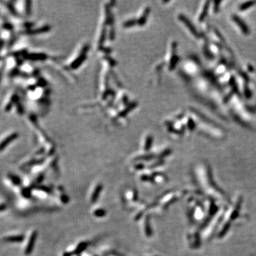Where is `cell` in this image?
I'll return each instance as SVG.
<instances>
[{
  "instance_id": "1",
  "label": "cell",
  "mask_w": 256,
  "mask_h": 256,
  "mask_svg": "<svg viewBox=\"0 0 256 256\" xmlns=\"http://www.w3.org/2000/svg\"><path fill=\"white\" fill-rule=\"evenodd\" d=\"M18 137L19 134L17 132H12L11 134H9L8 136H6V137H5L4 140H2V141L0 142V152L4 150L12 142H13L14 140L17 139Z\"/></svg>"
},
{
  "instance_id": "2",
  "label": "cell",
  "mask_w": 256,
  "mask_h": 256,
  "mask_svg": "<svg viewBox=\"0 0 256 256\" xmlns=\"http://www.w3.org/2000/svg\"><path fill=\"white\" fill-rule=\"evenodd\" d=\"M232 19L233 20L236 22L237 25L240 27V30L243 32V34H245V35H248V34H249V33H250V29H249L248 26L246 25V24H245V22L240 18V17L234 15V16L232 17Z\"/></svg>"
},
{
  "instance_id": "3",
  "label": "cell",
  "mask_w": 256,
  "mask_h": 256,
  "mask_svg": "<svg viewBox=\"0 0 256 256\" xmlns=\"http://www.w3.org/2000/svg\"><path fill=\"white\" fill-rule=\"evenodd\" d=\"M36 236H37V233H36V231L33 232L32 236H31V237H30V239H29L28 245H27V248H26V250H25L26 255H29V254H30L31 252H32L33 248H34V244H35Z\"/></svg>"
},
{
  "instance_id": "4",
  "label": "cell",
  "mask_w": 256,
  "mask_h": 256,
  "mask_svg": "<svg viewBox=\"0 0 256 256\" xmlns=\"http://www.w3.org/2000/svg\"><path fill=\"white\" fill-rule=\"evenodd\" d=\"M179 19H180L181 22H184L185 25H186V27H188V29H189L190 32H191L192 34H193V35L198 36V32H197L196 29H195L194 26L192 25V24L191 23V22H190L189 20L187 19H186L184 16H183V15H181V16L179 17Z\"/></svg>"
},
{
  "instance_id": "5",
  "label": "cell",
  "mask_w": 256,
  "mask_h": 256,
  "mask_svg": "<svg viewBox=\"0 0 256 256\" xmlns=\"http://www.w3.org/2000/svg\"><path fill=\"white\" fill-rule=\"evenodd\" d=\"M24 239V236H9L6 237L4 238V241L9 242V243H20V242L23 241Z\"/></svg>"
},
{
  "instance_id": "6",
  "label": "cell",
  "mask_w": 256,
  "mask_h": 256,
  "mask_svg": "<svg viewBox=\"0 0 256 256\" xmlns=\"http://www.w3.org/2000/svg\"><path fill=\"white\" fill-rule=\"evenodd\" d=\"M256 4V1H246V2L243 3L240 6L239 9L240 11H244V10L248 9V8L251 7V6H253L254 4Z\"/></svg>"
},
{
  "instance_id": "7",
  "label": "cell",
  "mask_w": 256,
  "mask_h": 256,
  "mask_svg": "<svg viewBox=\"0 0 256 256\" xmlns=\"http://www.w3.org/2000/svg\"><path fill=\"white\" fill-rule=\"evenodd\" d=\"M209 1H207L205 5H204V7L203 9V12H202L201 14L200 15L199 17V20L200 21H203L204 19L206 18V17L207 13H208V9H209Z\"/></svg>"
},
{
  "instance_id": "8",
  "label": "cell",
  "mask_w": 256,
  "mask_h": 256,
  "mask_svg": "<svg viewBox=\"0 0 256 256\" xmlns=\"http://www.w3.org/2000/svg\"><path fill=\"white\" fill-rule=\"evenodd\" d=\"M9 178H10V179H11V181L14 184L19 185L21 184V180H20L19 178L18 177V176H14V175H13V174H12V175H9Z\"/></svg>"
},
{
  "instance_id": "9",
  "label": "cell",
  "mask_w": 256,
  "mask_h": 256,
  "mask_svg": "<svg viewBox=\"0 0 256 256\" xmlns=\"http://www.w3.org/2000/svg\"><path fill=\"white\" fill-rule=\"evenodd\" d=\"M6 209V206L5 204H1L0 205V211H2L5 210Z\"/></svg>"
},
{
  "instance_id": "10",
  "label": "cell",
  "mask_w": 256,
  "mask_h": 256,
  "mask_svg": "<svg viewBox=\"0 0 256 256\" xmlns=\"http://www.w3.org/2000/svg\"><path fill=\"white\" fill-rule=\"evenodd\" d=\"M221 3V1H215V9H214V10H216V12L218 11V7H219V4H220Z\"/></svg>"
},
{
  "instance_id": "11",
  "label": "cell",
  "mask_w": 256,
  "mask_h": 256,
  "mask_svg": "<svg viewBox=\"0 0 256 256\" xmlns=\"http://www.w3.org/2000/svg\"><path fill=\"white\" fill-rule=\"evenodd\" d=\"M23 193H24V195H25L26 193H27V197L30 196V192L29 191V189H25V190H24V191H23Z\"/></svg>"
}]
</instances>
